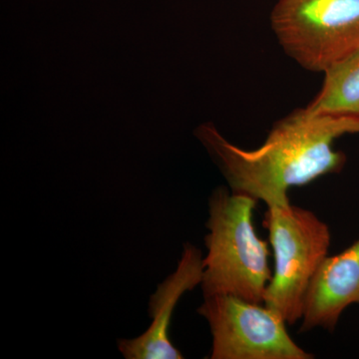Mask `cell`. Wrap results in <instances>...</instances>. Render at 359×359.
Instances as JSON below:
<instances>
[{
	"instance_id": "cell-6",
	"label": "cell",
	"mask_w": 359,
	"mask_h": 359,
	"mask_svg": "<svg viewBox=\"0 0 359 359\" xmlns=\"http://www.w3.org/2000/svg\"><path fill=\"white\" fill-rule=\"evenodd\" d=\"M204 275V257L195 245H184L176 271L158 285L149 302L152 325L133 339L118 340V348L127 359H182V353L169 337V327L177 304L187 292L201 285Z\"/></svg>"
},
{
	"instance_id": "cell-2",
	"label": "cell",
	"mask_w": 359,
	"mask_h": 359,
	"mask_svg": "<svg viewBox=\"0 0 359 359\" xmlns=\"http://www.w3.org/2000/svg\"><path fill=\"white\" fill-rule=\"evenodd\" d=\"M259 201L219 187L209 200L203 294H231L264 304L273 271L268 243L259 237L254 212Z\"/></svg>"
},
{
	"instance_id": "cell-8",
	"label": "cell",
	"mask_w": 359,
	"mask_h": 359,
	"mask_svg": "<svg viewBox=\"0 0 359 359\" xmlns=\"http://www.w3.org/2000/svg\"><path fill=\"white\" fill-rule=\"evenodd\" d=\"M323 73V87L306 110L313 114L359 115V51Z\"/></svg>"
},
{
	"instance_id": "cell-1",
	"label": "cell",
	"mask_w": 359,
	"mask_h": 359,
	"mask_svg": "<svg viewBox=\"0 0 359 359\" xmlns=\"http://www.w3.org/2000/svg\"><path fill=\"white\" fill-rule=\"evenodd\" d=\"M346 134H359V115L313 114L306 108L275 123L264 143L252 150L226 140L212 123L196 130L231 191L268 207L289 204L294 187L341 171L346 157L334 143Z\"/></svg>"
},
{
	"instance_id": "cell-5",
	"label": "cell",
	"mask_w": 359,
	"mask_h": 359,
	"mask_svg": "<svg viewBox=\"0 0 359 359\" xmlns=\"http://www.w3.org/2000/svg\"><path fill=\"white\" fill-rule=\"evenodd\" d=\"M198 313L211 330L212 359L313 358L290 337L283 316L264 304L205 295Z\"/></svg>"
},
{
	"instance_id": "cell-4",
	"label": "cell",
	"mask_w": 359,
	"mask_h": 359,
	"mask_svg": "<svg viewBox=\"0 0 359 359\" xmlns=\"http://www.w3.org/2000/svg\"><path fill=\"white\" fill-rule=\"evenodd\" d=\"M271 26L292 60L323 73L359 51V0H276Z\"/></svg>"
},
{
	"instance_id": "cell-3",
	"label": "cell",
	"mask_w": 359,
	"mask_h": 359,
	"mask_svg": "<svg viewBox=\"0 0 359 359\" xmlns=\"http://www.w3.org/2000/svg\"><path fill=\"white\" fill-rule=\"evenodd\" d=\"M266 226L275 269L264 304L287 325L302 320L306 294L328 257L330 228L313 212L290 204L268 207Z\"/></svg>"
},
{
	"instance_id": "cell-7",
	"label": "cell",
	"mask_w": 359,
	"mask_h": 359,
	"mask_svg": "<svg viewBox=\"0 0 359 359\" xmlns=\"http://www.w3.org/2000/svg\"><path fill=\"white\" fill-rule=\"evenodd\" d=\"M359 304V238L335 256L327 257L306 294L301 332H334L342 313Z\"/></svg>"
}]
</instances>
